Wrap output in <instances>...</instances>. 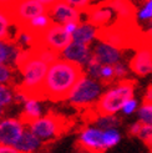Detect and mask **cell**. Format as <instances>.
Returning a JSON list of instances; mask_svg holds the SVG:
<instances>
[{
  "instance_id": "cell-1",
  "label": "cell",
  "mask_w": 152,
  "mask_h": 153,
  "mask_svg": "<svg viewBox=\"0 0 152 153\" xmlns=\"http://www.w3.org/2000/svg\"><path fill=\"white\" fill-rule=\"evenodd\" d=\"M82 65L69 60H56L49 66L42 83V95L45 100L54 102L70 98L77 82L85 76Z\"/></svg>"
},
{
  "instance_id": "cell-2",
  "label": "cell",
  "mask_w": 152,
  "mask_h": 153,
  "mask_svg": "<svg viewBox=\"0 0 152 153\" xmlns=\"http://www.w3.org/2000/svg\"><path fill=\"white\" fill-rule=\"evenodd\" d=\"M136 85L137 82L131 79L117 80L112 85V88L101 95L98 101L95 103V110L100 114V117L113 116L118 110L122 108L127 101L132 100Z\"/></svg>"
},
{
  "instance_id": "cell-3",
  "label": "cell",
  "mask_w": 152,
  "mask_h": 153,
  "mask_svg": "<svg viewBox=\"0 0 152 153\" xmlns=\"http://www.w3.org/2000/svg\"><path fill=\"white\" fill-rule=\"evenodd\" d=\"M74 121L65 116L50 111L45 117L36 120L30 126L31 132L37 138H52L66 133L72 127Z\"/></svg>"
},
{
  "instance_id": "cell-4",
  "label": "cell",
  "mask_w": 152,
  "mask_h": 153,
  "mask_svg": "<svg viewBox=\"0 0 152 153\" xmlns=\"http://www.w3.org/2000/svg\"><path fill=\"white\" fill-rule=\"evenodd\" d=\"M52 5L49 0H26V1H9L10 14L14 25L19 27L40 15H48Z\"/></svg>"
},
{
  "instance_id": "cell-5",
  "label": "cell",
  "mask_w": 152,
  "mask_h": 153,
  "mask_svg": "<svg viewBox=\"0 0 152 153\" xmlns=\"http://www.w3.org/2000/svg\"><path fill=\"white\" fill-rule=\"evenodd\" d=\"M101 91H102L101 83L94 79H89L85 75L72 90L69 98L70 103L75 106L76 108L83 111L89 108V107H92L97 102L96 100L100 97Z\"/></svg>"
},
{
  "instance_id": "cell-6",
  "label": "cell",
  "mask_w": 152,
  "mask_h": 153,
  "mask_svg": "<svg viewBox=\"0 0 152 153\" xmlns=\"http://www.w3.org/2000/svg\"><path fill=\"white\" fill-rule=\"evenodd\" d=\"M71 42H72V35H70L66 31L65 26L61 24H57V22H52L45 31L40 34L36 46L42 45V46H46L61 55L64 50Z\"/></svg>"
},
{
  "instance_id": "cell-7",
  "label": "cell",
  "mask_w": 152,
  "mask_h": 153,
  "mask_svg": "<svg viewBox=\"0 0 152 153\" xmlns=\"http://www.w3.org/2000/svg\"><path fill=\"white\" fill-rule=\"evenodd\" d=\"M48 16L57 24H79L80 22V11L72 7L67 1H52Z\"/></svg>"
},
{
  "instance_id": "cell-8",
  "label": "cell",
  "mask_w": 152,
  "mask_h": 153,
  "mask_svg": "<svg viewBox=\"0 0 152 153\" xmlns=\"http://www.w3.org/2000/svg\"><path fill=\"white\" fill-rule=\"evenodd\" d=\"M81 14L86 15L87 24L92 25L94 27L96 26L97 29L110 26L113 20V15H115V13H113L109 6H106L104 4V1L100 4H96V5L90 4Z\"/></svg>"
},
{
  "instance_id": "cell-9",
  "label": "cell",
  "mask_w": 152,
  "mask_h": 153,
  "mask_svg": "<svg viewBox=\"0 0 152 153\" xmlns=\"http://www.w3.org/2000/svg\"><path fill=\"white\" fill-rule=\"evenodd\" d=\"M77 146L83 152L104 153L106 149L104 144V132L98 128H86L81 132Z\"/></svg>"
},
{
  "instance_id": "cell-10",
  "label": "cell",
  "mask_w": 152,
  "mask_h": 153,
  "mask_svg": "<svg viewBox=\"0 0 152 153\" xmlns=\"http://www.w3.org/2000/svg\"><path fill=\"white\" fill-rule=\"evenodd\" d=\"M21 122L14 118L0 122V146H15L22 136Z\"/></svg>"
},
{
  "instance_id": "cell-11",
  "label": "cell",
  "mask_w": 152,
  "mask_h": 153,
  "mask_svg": "<svg viewBox=\"0 0 152 153\" xmlns=\"http://www.w3.org/2000/svg\"><path fill=\"white\" fill-rule=\"evenodd\" d=\"M61 55H63L64 60L77 62L80 65H83V64L87 65L91 57H92V52L90 51L89 45H82V44H77V42L72 41L69 46L64 50Z\"/></svg>"
},
{
  "instance_id": "cell-12",
  "label": "cell",
  "mask_w": 152,
  "mask_h": 153,
  "mask_svg": "<svg viewBox=\"0 0 152 153\" xmlns=\"http://www.w3.org/2000/svg\"><path fill=\"white\" fill-rule=\"evenodd\" d=\"M131 71L139 76H146L152 72V51L140 50L130 60Z\"/></svg>"
},
{
  "instance_id": "cell-13",
  "label": "cell",
  "mask_w": 152,
  "mask_h": 153,
  "mask_svg": "<svg viewBox=\"0 0 152 153\" xmlns=\"http://www.w3.org/2000/svg\"><path fill=\"white\" fill-rule=\"evenodd\" d=\"M92 55L101 65L104 64V65H110V66L112 64L113 65L118 64L121 57H122L120 50L110 46V45H107V44H104V42H100V44L96 45Z\"/></svg>"
},
{
  "instance_id": "cell-14",
  "label": "cell",
  "mask_w": 152,
  "mask_h": 153,
  "mask_svg": "<svg viewBox=\"0 0 152 153\" xmlns=\"http://www.w3.org/2000/svg\"><path fill=\"white\" fill-rule=\"evenodd\" d=\"M11 25H14V21L10 14L9 1H0V41L15 42L10 34Z\"/></svg>"
},
{
  "instance_id": "cell-15",
  "label": "cell",
  "mask_w": 152,
  "mask_h": 153,
  "mask_svg": "<svg viewBox=\"0 0 152 153\" xmlns=\"http://www.w3.org/2000/svg\"><path fill=\"white\" fill-rule=\"evenodd\" d=\"M106 6L116 14V19L136 20V6L130 1H104Z\"/></svg>"
},
{
  "instance_id": "cell-16",
  "label": "cell",
  "mask_w": 152,
  "mask_h": 153,
  "mask_svg": "<svg viewBox=\"0 0 152 153\" xmlns=\"http://www.w3.org/2000/svg\"><path fill=\"white\" fill-rule=\"evenodd\" d=\"M22 50L18 44L15 42H3L0 41V65H4V62L9 64H15L16 57L19 52Z\"/></svg>"
},
{
  "instance_id": "cell-17",
  "label": "cell",
  "mask_w": 152,
  "mask_h": 153,
  "mask_svg": "<svg viewBox=\"0 0 152 153\" xmlns=\"http://www.w3.org/2000/svg\"><path fill=\"white\" fill-rule=\"evenodd\" d=\"M94 37H96V29L87 22H83V24H79L77 29L72 34V41L82 45H89Z\"/></svg>"
},
{
  "instance_id": "cell-18",
  "label": "cell",
  "mask_w": 152,
  "mask_h": 153,
  "mask_svg": "<svg viewBox=\"0 0 152 153\" xmlns=\"http://www.w3.org/2000/svg\"><path fill=\"white\" fill-rule=\"evenodd\" d=\"M41 110L40 106L36 101H26L25 103V108L20 114V122L21 125H26V126H31L36 120L40 118Z\"/></svg>"
},
{
  "instance_id": "cell-19",
  "label": "cell",
  "mask_w": 152,
  "mask_h": 153,
  "mask_svg": "<svg viewBox=\"0 0 152 153\" xmlns=\"http://www.w3.org/2000/svg\"><path fill=\"white\" fill-rule=\"evenodd\" d=\"M39 144H40L39 138L31 131H26L22 133L18 143L15 144V148L22 153H31L39 147Z\"/></svg>"
},
{
  "instance_id": "cell-20",
  "label": "cell",
  "mask_w": 152,
  "mask_h": 153,
  "mask_svg": "<svg viewBox=\"0 0 152 153\" xmlns=\"http://www.w3.org/2000/svg\"><path fill=\"white\" fill-rule=\"evenodd\" d=\"M121 123V120L118 117H116L115 114L113 116H105V117H100L96 122L95 125L98 127V129H113V127H117Z\"/></svg>"
},
{
  "instance_id": "cell-21",
  "label": "cell",
  "mask_w": 152,
  "mask_h": 153,
  "mask_svg": "<svg viewBox=\"0 0 152 153\" xmlns=\"http://www.w3.org/2000/svg\"><path fill=\"white\" fill-rule=\"evenodd\" d=\"M140 121L146 126H152V103L143 102L139 110Z\"/></svg>"
},
{
  "instance_id": "cell-22",
  "label": "cell",
  "mask_w": 152,
  "mask_h": 153,
  "mask_svg": "<svg viewBox=\"0 0 152 153\" xmlns=\"http://www.w3.org/2000/svg\"><path fill=\"white\" fill-rule=\"evenodd\" d=\"M120 141V133L116 129H109L104 132V144L106 148H110L116 146Z\"/></svg>"
},
{
  "instance_id": "cell-23",
  "label": "cell",
  "mask_w": 152,
  "mask_h": 153,
  "mask_svg": "<svg viewBox=\"0 0 152 153\" xmlns=\"http://www.w3.org/2000/svg\"><path fill=\"white\" fill-rule=\"evenodd\" d=\"M137 137H139L140 140H142L143 142H145V144L148 147L150 152L152 153V126L143 125Z\"/></svg>"
},
{
  "instance_id": "cell-24",
  "label": "cell",
  "mask_w": 152,
  "mask_h": 153,
  "mask_svg": "<svg viewBox=\"0 0 152 153\" xmlns=\"http://www.w3.org/2000/svg\"><path fill=\"white\" fill-rule=\"evenodd\" d=\"M0 83L13 85V68L9 65H0Z\"/></svg>"
},
{
  "instance_id": "cell-25",
  "label": "cell",
  "mask_w": 152,
  "mask_h": 153,
  "mask_svg": "<svg viewBox=\"0 0 152 153\" xmlns=\"http://www.w3.org/2000/svg\"><path fill=\"white\" fill-rule=\"evenodd\" d=\"M11 100H13V96L10 91L5 86H0V107L3 108V106L10 103Z\"/></svg>"
},
{
  "instance_id": "cell-26",
  "label": "cell",
  "mask_w": 152,
  "mask_h": 153,
  "mask_svg": "<svg viewBox=\"0 0 152 153\" xmlns=\"http://www.w3.org/2000/svg\"><path fill=\"white\" fill-rule=\"evenodd\" d=\"M139 16L142 20H152V0L146 3V5L141 9Z\"/></svg>"
},
{
  "instance_id": "cell-27",
  "label": "cell",
  "mask_w": 152,
  "mask_h": 153,
  "mask_svg": "<svg viewBox=\"0 0 152 153\" xmlns=\"http://www.w3.org/2000/svg\"><path fill=\"white\" fill-rule=\"evenodd\" d=\"M113 71H115V77H116V80H124V77L127 75L126 67L124 66V64H121V62L113 65Z\"/></svg>"
},
{
  "instance_id": "cell-28",
  "label": "cell",
  "mask_w": 152,
  "mask_h": 153,
  "mask_svg": "<svg viewBox=\"0 0 152 153\" xmlns=\"http://www.w3.org/2000/svg\"><path fill=\"white\" fill-rule=\"evenodd\" d=\"M136 106H137V102H136L133 98H132V100L127 101V102L125 103V106L122 107V111H124L126 114H131V113L136 110Z\"/></svg>"
},
{
  "instance_id": "cell-29",
  "label": "cell",
  "mask_w": 152,
  "mask_h": 153,
  "mask_svg": "<svg viewBox=\"0 0 152 153\" xmlns=\"http://www.w3.org/2000/svg\"><path fill=\"white\" fill-rule=\"evenodd\" d=\"M143 102L152 103V83L146 88V94H145V97H143Z\"/></svg>"
},
{
  "instance_id": "cell-30",
  "label": "cell",
  "mask_w": 152,
  "mask_h": 153,
  "mask_svg": "<svg viewBox=\"0 0 152 153\" xmlns=\"http://www.w3.org/2000/svg\"><path fill=\"white\" fill-rule=\"evenodd\" d=\"M0 153H22V152H19L16 148H13L10 146H0Z\"/></svg>"
},
{
  "instance_id": "cell-31",
  "label": "cell",
  "mask_w": 152,
  "mask_h": 153,
  "mask_svg": "<svg viewBox=\"0 0 152 153\" xmlns=\"http://www.w3.org/2000/svg\"><path fill=\"white\" fill-rule=\"evenodd\" d=\"M148 26H150V30H148V31H150V33H152V20L148 22Z\"/></svg>"
},
{
  "instance_id": "cell-32",
  "label": "cell",
  "mask_w": 152,
  "mask_h": 153,
  "mask_svg": "<svg viewBox=\"0 0 152 153\" xmlns=\"http://www.w3.org/2000/svg\"><path fill=\"white\" fill-rule=\"evenodd\" d=\"M3 114H4V110L1 108V107H0V118L3 117Z\"/></svg>"
}]
</instances>
